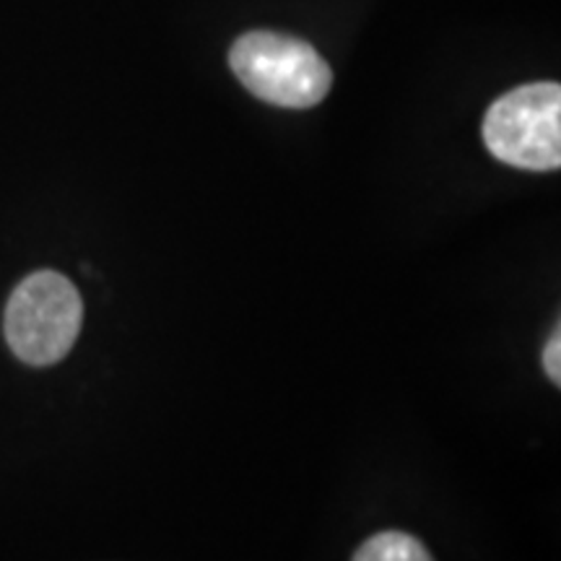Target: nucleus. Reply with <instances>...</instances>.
<instances>
[{
  "mask_svg": "<svg viewBox=\"0 0 561 561\" xmlns=\"http://www.w3.org/2000/svg\"><path fill=\"white\" fill-rule=\"evenodd\" d=\"M229 66L257 100L307 110L328 96L333 73L310 42L276 32H250L234 42Z\"/></svg>",
  "mask_w": 561,
  "mask_h": 561,
  "instance_id": "f257e3e1",
  "label": "nucleus"
},
{
  "mask_svg": "<svg viewBox=\"0 0 561 561\" xmlns=\"http://www.w3.org/2000/svg\"><path fill=\"white\" fill-rule=\"evenodd\" d=\"M83 301L73 280L58 271H37L13 289L3 331L13 354L32 367L66 359L81 333Z\"/></svg>",
  "mask_w": 561,
  "mask_h": 561,
  "instance_id": "f03ea898",
  "label": "nucleus"
},
{
  "mask_svg": "<svg viewBox=\"0 0 561 561\" xmlns=\"http://www.w3.org/2000/svg\"><path fill=\"white\" fill-rule=\"evenodd\" d=\"M483 144L491 157L528 172L561 164V87L525 83L491 104L483 117Z\"/></svg>",
  "mask_w": 561,
  "mask_h": 561,
  "instance_id": "7ed1b4c3",
  "label": "nucleus"
},
{
  "mask_svg": "<svg viewBox=\"0 0 561 561\" xmlns=\"http://www.w3.org/2000/svg\"><path fill=\"white\" fill-rule=\"evenodd\" d=\"M354 561H434L419 538L401 530H385L359 546Z\"/></svg>",
  "mask_w": 561,
  "mask_h": 561,
  "instance_id": "20e7f679",
  "label": "nucleus"
},
{
  "mask_svg": "<svg viewBox=\"0 0 561 561\" xmlns=\"http://www.w3.org/2000/svg\"><path fill=\"white\" fill-rule=\"evenodd\" d=\"M543 369L553 385H561V333L559 331H553L551 339L546 341Z\"/></svg>",
  "mask_w": 561,
  "mask_h": 561,
  "instance_id": "39448f33",
  "label": "nucleus"
}]
</instances>
